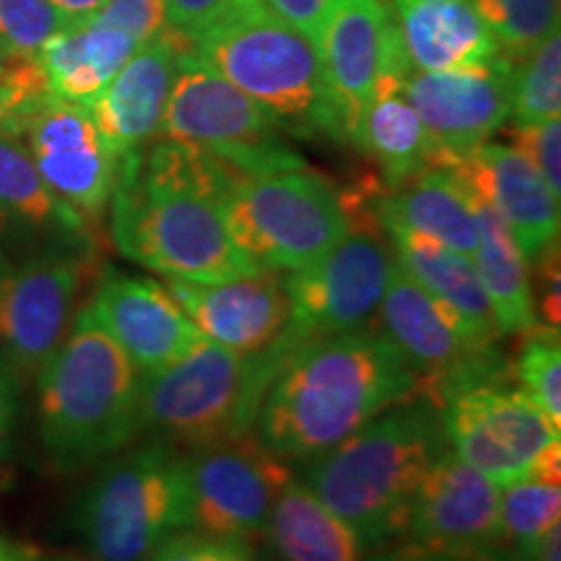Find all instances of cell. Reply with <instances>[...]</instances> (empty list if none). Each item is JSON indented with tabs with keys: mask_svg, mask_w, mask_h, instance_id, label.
<instances>
[{
	"mask_svg": "<svg viewBox=\"0 0 561 561\" xmlns=\"http://www.w3.org/2000/svg\"><path fill=\"white\" fill-rule=\"evenodd\" d=\"M500 491V483L447 447L426 468L413 494L405 525L411 543L439 553L496 551Z\"/></svg>",
	"mask_w": 561,
	"mask_h": 561,
	"instance_id": "d6986e66",
	"label": "cell"
},
{
	"mask_svg": "<svg viewBox=\"0 0 561 561\" xmlns=\"http://www.w3.org/2000/svg\"><path fill=\"white\" fill-rule=\"evenodd\" d=\"M263 536L278 561H364L367 543L305 481L280 489Z\"/></svg>",
	"mask_w": 561,
	"mask_h": 561,
	"instance_id": "83f0119b",
	"label": "cell"
},
{
	"mask_svg": "<svg viewBox=\"0 0 561 561\" xmlns=\"http://www.w3.org/2000/svg\"><path fill=\"white\" fill-rule=\"evenodd\" d=\"M91 21L123 30L140 45L161 39L170 32L164 0H107Z\"/></svg>",
	"mask_w": 561,
	"mask_h": 561,
	"instance_id": "f35d334b",
	"label": "cell"
},
{
	"mask_svg": "<svg viewBox=\"0 0 561 561\" xmlns=\"http://www.w3.org/2000/svg\"><path fill=\"white\" fill-rule=\"evenodd\" d=\"M561 517L559 479L528 476V479L504 483L500 491V528L496 551L507 561H517L530 551Z\"/></svg>",
	"mask_w": 561,
	"mask_h": 561,
	"instance_id": "4dcf8cb0",
	"label": "cell"
},
{
	"mask_svg": "<svg viewBox=\"0 0 561 561\" xmlns=\"http://www.w3.org/2000/svg\"><path fill=\"white\" fill-rule=\"evenodd\" d=\"M91 257L55 248L13 255L0 244V346L19 369H39L68 335Z\"/></svg>",
	"mask_w": 561,
	"mask_h": 561,
	"instance_id": "4fadbf2b",
	"label": "cell"
},
{
	"mask_svg": "<svg viewBox=\"0 0 561 561\" xmlns=\"http://www.w3.org/2000/svg\"><path fill=\"white\" fill-rule=\"evenodd\" d=\"M442 450L447 439L439 409L409 401L310 460L305 483L371 549L405 533L413 494Z\"/></svg>",
	"mask_w": 561,
	"mask_h": 561,
	"instance_id": "7a4b0ae2",
	"label": "cell"
},
{
	"mask_svg": "<svg viewBox=\"0 0 561 561\" xmlns=\"http://www.w3.org/2000/svg\"><path fill=\"white\" fill-rule=\"evenodd\" d=\"M466 193L471 198L476 231H479L473 263L483 291L491 301L502 335H520L536 325V297H533L528 261L496 208L471 187H466Z\"/></svg>",
	"mask_w": 561,
	"mask_h": 561,
	"instance_id": "f1b7e54d",
	"label": "cell"
},
{
	"mask_svg": "<svg viewBox=\"0 0 561 561\" xmlns=\"http://www.w3.org/2000/svg\"><path fill=\"white\" fill-rule=\"evenodd\" d=\"M178 66L180 50L170 30L161 39L140 45L94 104H89L96 128L117 159L144 151L159 136Z\"/></svg>",
	"mask_w": 561,
	"mask_h": 561,
	"instance_id": "7402d4cb",
	"label": "cell"
},
{
	"mask_svg": "<svg viewBox=\"0 0 561 561\" xmlns=\"http://www.w3.org/2000/svg\"><path fill=\"white\" fill-rule=\"evenodd\" d=\"M512 83L515 123L559 121L561 115V39L559 30L523 58Z\"/></svg>",
	"mask_w": 561,
	"mask_h": 561,
	"instance_id": "1f68e13d",
	"label": "cell"
},
{
	"mask_svg": "<svg viewBox=\"0 0 561 561\" xmlns=\"http://www.w3.org/2000/svg\"><path fill=\"white\" fill-rule=\"evenodd\" d=\"M140 371L89 307L39 367V437L53 466L79 471L138 434Z\"/></svg>",
	"mask_w": 561,
	"mask_h": 561,
	"instance_id": "3957f363",
	"label": "cell"
},
{
	"mask_svg": "<svg viewBox=\"0 0 561 561\" xmlns=\"http://www.w3.org/2000/svg\"><path fill=\"white\" fill-rule=\"evenodd\" d=\"M87 307L140 375L164 369L203 341L178 299L153 278L107 273Z\"/></svg>",
	"mask_w": 561,
	"mask_h": 561,
	"instance_id": "ffe728a7",
	"label": "cell"
},
{
	"mask_svg": "<svg viewBox=\"0 0 561 561\" xmlns=\"http://www.w3.org/2000/svg\"><path fill=\"white\" fill-rule=\"evenodd\" d=\"M221 216L237 248L257 268L278 273L320 261L351 229L339 191L305 167L237 180Z\"/></svg>",
	"mask_w": 561,
	"mask_h": 561,
	"instance_id": "ba28073f",
	"label": "cell"
},
{
	"mask_svg": "<svg viewBox=\"0 0 561 561\" xmlns=\"http://www.w3.org/2000/svg\"><path fill=\"white\" fill-rule=\"evenodd\" d=\"M149 561H257L250 541L210 536L201 530H178Z\"/></svg>",
	"mask_w": 561,
	"mask_h": 561,
	"instance_id": "74e56055",
	"label": "cell"
},
{
	"mask_svg": "<svg viewBox=\"0 0 561 561\" xmlns=\"http://www.w3.org/2000/svg\"><path fill=\"white\" fill-rule=\"evenodd\" d=\"M512 149L536 167L549 191L561 198V123H515L507 130Z\"/></svg>",
	"mask_w": 561,
	"mask_h": 561,
	"instance_id": "8d00e7d4",
	"label": "cell"
},
{
	"mask_svg": "<svg viewBox=\"0 0 561 561\" xmlns=\"http://www.w3.org/2000/svg\"><path fill=\"white\" fill-rule=\"evenodd\" d=\"M517 58L500 55L486 66L411 70L403 94L432 140V164L445 170L479 149L512 117Z\"/></svg>",
	"mask_w": 561,
	"mask_h": 561,
	"instance_id": "9a60e30c",
	"label": "cell"
},
{
	"mask_svg": "<svg viewBox=\"0 0 561 561\" xmlns=\"http://www.w3.org/2000/svg\"><path fill=\"white\" fill-rule=\"evenodd\" d=\"M261 3L263 0H164V9L172 30L191 39H198L201 34L214 30V26Z\"/></svg>",
	"mask_w": 561,
	"mask_h": 561,
	"instance_id": "ab89813d",
	"label": "cell"
},
{
	"mask_svg": "<svg viewBox=\"0 0 561 561\" xmlns=\"http://www.w3.org/2000/svg\"><path fill=\"white\" fill-rule=\"evenodd\" d=\"M517 561H561V525L546 533L541 541L530 551H525Z\"/></svg>",
	"mask_w": 561,
	"mask_h": 561,
	"instance_id": "ee69618b",
	"label": "cell"
},
{
	"mask_svg": "<svg viewBox=\"0 0 561 561\" xmlns=\"http://www.w3.org/2000/svg\"><path fill=\"white\" fill-rule=\"evenodd\" d=\"M390 9L413 70L476 68L502 55L471 0H390Z\"/></svg>",
	"mask_w": 561,
	"mask_h": 561,
	"instance_id": "603a6c76",
	"label": "cell"
},
{
	"mask_svg": "<svg viewBox=\"0 0 561 561\" xmlns=\"http://www.w3.org/2000/svg\"><path fill=\"white\" fill-rule=\"evenodd\" d=\"M50 3L55 5V11L66 19L68 26H76L94 19V13L100 11L107 0H50Z\"/></svg>",
	"mask_w": 561,
	"mask_h": 561,
	"instance_id": "7bdbcfd3",
	"label": "cell"
},
{
	"mask_svg": "<svg viewBox=\"0 0 561 561\" xmlns=\"http://www.w3.org/2000/svg\"><path fill=\"white\" fill-rule=\"evenodd\" d=\"M403 81L405 76H390L382 81L377 96L362 115L354 140L377 159L388 191L403 185L413 174L430 170L432 164V140L409 96L403 94Z\"/></svg>",
	"mask_w": 561,
	"mask_h": 561,
	"instance_id": "f546056e",
	"label": "cell"
},
{
	"mask_svg": "<svg viewBox=\"0 0 561 561\" xmlns=\"http://www.w3.org/2000/svg\"><path fill=\"white\" fill-rule=\"evenodd\" d=\"M377 224H396L416 234L432 237L460 255L473 257L479 231L471 198L460 180L447 170H430L413 174L403 185L382 191L375 201Z\"/></svg>",
	"mask_w": 561,
	"mask_h": 561,
	"instance_id": "d4e9b609",
	"label": "cell"
},
{
	"mask_svg": "<svg viewBox=\"0 0 561 561\" xmlns=\"http://www.w3.org/2000/svg\"><path fill=\"white\" fill-rule=\"evenodd\" d=\"M382 335L419 375V392L442 409L455 392L481 382H504L496 346L476 341L445 301L421 289L396 263L377 310Z\"/></svg>",
	"mask_w": 561,
	"mask_h": 561,
	"instance_id": "8fae6325",
	"label": "cell"
},
{
	"mask_svg": "<svg viewBox=\"0 0 561 561\" xmlns=\"http://www.w3.org/2000/svg\"><path fill=\"white\" fill-rule=\"evenodd\" d=\"M159 133L214 153L242 178L305 167V161L284 146L280 128L268 112L195 53L180 55Z\"/></svg>",
	"mask_w": 561,
	"mask_h": 561,
	"instance_id": "9c48e42d",
	"label": "cell"
},
{
	"mask_svg": "<svg viewBox=\"0 0 561 561\" xmlns=\"http://www.w3.org/2000/svg\"><path fill=\"white\" fill-rule=\"evenodd\" d=\"M191 528L255 541L291 471L257 434L216 442L185 455Z\"/></svg>",
	"mask_w": 561,
	"mask_h": 561,
	"instance_id": "5bb4252c",
	"label": "cell"
},
{
	"mask_svg": "<svg viewBox=\"0 0 561 561\" xmlns=\"http://www.w3.org/2000/svg\"><path fill=\"white\" fill-rule=\"evenodd\" d=\"M138 47L140 42L123 30L87 21L47 39L37 58L58 100L89 107Z\"/></svg>",
	"mask_w": 561,
	"mask_h": 561,
	"instance_id": "4316f807",
	"label": "cell"
},
{
	"mask_svg": "<svg viewBox=\"0 0 561 561\" xmlns=\"http://www.w3.org/2000/svg\"><path fill=\"white\" fill-rule=\"evenodd\" d=\"M382 231H388L396 263L416 280L421 289L445 301L462 320V325L473 333L476 341L486 343V346L500 343L502 331L496 325L473 257L460 255L432 237L416 234V231L396 227V224H382Z\"/></svg>",
	"mask_w": 561,
	"mask_h": 561,
	"instance_id": "cb8c5ba5",
	"label": "cell"
},
{
	"mask_svg": "<svg viewBox=\"0 0 561 561\" xmlns=\"http://www.w3.org/2000/svg\"><path fill=\"white\" fill-rule=\"evenodd\" d=\"M322 73L343 140H356L362 115L390 76H409L401 34L385 0H339L322 26Z\"/></svg>",
	"mask_w": 561,
	"mask_h": 561,
	"instance_id": "2e32d148",
	"label": "cell"
},
{
	"mask_svg": "<svg viewBox=\"0 0 561 561\" xmlns=\"http://www.w3.org/2000/svg\"><path fill=\"white\" fill-rule=\"evenodd\" d=\"M517 382L520 392L543 413L551 424L561 426V341L559 328L533 325L523 333Z\"/></svg>",
	"mask_w": 561,
	"mask_h": 561,
	"instance_id": "836d02e7",
	"label": "cell"
},
{
	"mask_svg": "<svg viewBox=\"0 0 561 561\" xmlns=\"http://www.w3.org/2000/svg\"><path fill=\"white\" fill-rule=\"evenodd\" d=\"M167 291L198 328L201 339L242 356L276 348L291 320V299L278 271L214 280L164 278Z\"/></svg>",
	"mask_w": 561,
	"mask_h": 561,
	"instance_id": "ac0fdd59",
	"label": "cell"
},
{
	"mask_svg": "<svg viewBox=\"0 0 561 561\" xmlns=\"http://www.w3.org/2000/svg\"><path fill=\"white\" fill-rule=\"evenodd\" d=\"M55 94L37 55L0 60V136L21 138L32 117Z\"/></svg>",
	"mask_w": 561,
	"mask_h": 561,
	"instance_id": "e575fe53",
	"label": "cell"
},
{
	"mask_svg": "<svg viewBox=\"0 0 561 561\" xmlns=\"http://www.w3.org/2000/svg\"><path fill=\"white\" fill-rule=\"evenodd\" d=\"M185 528H191L185 455L159 439L110 460L79 510L91 561H149Z\"/></svg>",
	"mask_w": 561,
	"mask_h": 561,
	"instance_id": "52a82bcc",
	"label": "cell"
},
{
	"mask_svg": "<svg viewBox=\"0 0 561 561\" xmlns=\"http://www.w3.org/2000/svg\"><path fill=\"white\" fill-rule=\"evenodd\" d=\"M489 32L512 58H525L559 30V0H471Z\"/></svg>",
	"mask_w": 561,
	"mask_h": 561,
	"instance_id": "d6a6232c",
	"label": "cell"
},
{
	"mask_svg": "<svg viewBox=\"0 0 561 561\" xmlns=\"http://www.w3.org/2000/svg\"><path fill=\"white\" fill-rule=\"evenodd\" d=\"M0 229L37 234L55 248L89 250L87 219L58 198L16 138L0 136Z\"/></svg>",
	"mask_w": 561,
	"mask_h": 561,
	"instance_id": "484cf974",
	"label": "cell"
},
{
	"mask_svg": "<svg viewBox=\"0 0 561 561\" xmlns=\"http://www.w3.org/2000/svg\"><path fill=\"white\" fill-rule=\"evenodd\" d=\"M21 138L47 187L83 219H100L115 191L121 159L102 138L87 104L55 96Z\"/></svg>",
	"mask_w": 561,
	"mask_h": 561,
	"instance_id": "e0dca14e",
	"label": "cell"
},
{
	"mask_svg": "<svg viewBox=\"0 0 561 561\" xmlns=\"http://www.w3.org/2000/svg\"><path fill=\"white\" fill-rule=\"evenodd\" d=\"M439 419L447 447L500 486L528 476L559 479L561 426L520 390L504 382L471 385L442 405Z\"/></svg>",
	"mask_w": 561,
	"mask_h": 561,
	"instance_id": "30bf717a",
	"label": "cell"
},
{
	"mask_svg": "<svg viewBox=\"0 0 561 561\" xmlns=\"http://www.w3.org/2000/svg\"><path fill=\"white\" fill-rule=\"evenodd\" d=\"M445 170L496 208L525 261L538 263L559 248V198L520 151L486 140Z\"/></svg>",
	"mask_w": 561,
	"mask_h": 561,
	"instance_id": "44dd1931",
	"label": "cell"
},
{
	"mask_svg": "<svg viewBox=\"0 0 561 561\" xmlns=\"http://www.w3.org/2000/svg\"><path fill=\"white\" fill-rule=\"evenodd\" d=\"M335 3L339 0H263V5L273 16H278L284 24L294 26L297 32L307 34L314 45L320 42L322 26H325Z\"/></svg>",
	"mask_w": 561,
	"mask_h": 561,
	"instance_id": "60d3db41",
	"label": "cell"
},
{
	"mask_svg": "<svg viewBox=\"0 0 561 561\" xmlns=\"http://www.w3.org/2000/svg\"><path fill=\"white\" fill-rule=\"evenodd\" d=\"M367 561V559H364ZM369 561H507L500 551H486V553H439V551H426L419 546L409 543L405 549L380 553V557Z\"/></svg>",
	"mask_w": 561,
	"mask_h": 561,
	"instance_id": "b9f144b4",
	"label": "cell"
},
{
	"mask_svg": "<svg viewBox=\"0 0 561 561\" xmlns=\"http://www.w3.org/2000/svg\"><path fill=\"white\" fill-rule=\"evenodd\" d=\"M286 356H242L201 341L164 369L140 375L138 432L198 450L255 430L265 390Z\"/></svg>",
	"mask_w": 561,
	"mask_h": 561,
	"instance_id": "8992f818",
	"label": "cell"
},
{
	"mask_svg": "<svg viewBox=\"0 0 561 561\" xmlns=\"http://www.w3.org/2000/svg\"><path fill=\"white\" fill-rule=\"evenodd\" d=\"M416 396L419 375L382 333L331 335L280 362L257 413V439L280 460L310 462Z\"/></svg>",
	"mask_w": 561,
	"mask_h": 561,
	"instance_id": "6da1fadb",
	"label": "cell"
},
{
	"mask_svg": "<svg viewBox=\"0 0 561 561\" xmlns=\"http://www.w3.org/2000/svg\"><path fill=\"white\" fill-rule=\"evenodd\" d=\"M377 231L348 229L320 261L286 273L291 320L278 341L280 354L289 356L305 343L362 331L375 320L396 268V255Z\"/></svg>",
	"mask_w": 561,
	"mask_h": 561,
	"instance_id": "7c38bea8",
	"label": "cell"
},
{
	"mask_svg": "<svg viewBox=\"0 0 561 561\" xmlns=\"http://www.w3.org/2000/svg\"><path fill=\"white\" fill-rule=\"evenodd\" d=\"M13 416V390H11V380L5 375V367L0 364V437L3 432L9 430Z\"/></svg>",
	"mask_w": 561,
	"mask_h": 561,
	"instance_id": "f6af8a7d",
	"label": "cell"
},
{
	"mask_svg": "<svg viewBox=\"0 0 561 561\" xmlns=\"http://www.w3.org/2000/svg\"><path fill=\"white\" fill-rule=\"evenodd\" d=\"M0 561H26V559H24V553L16 551V549H11L9 543L0 541Z\"/></svg>",
	"mask_w": 561,
	"mask_h": 561,
	"instance_id": "bcb514c9",
	"label": "cell"
},
{
	"mask_svg": "<svg viewBox=\"0 0 561 561\" xmlns=\"http://www.w3.org/2000/svg\"><path fill=\"white\" fill-rule=\"evenodd\" d=\"M140 151L121 159L112 191V237L125 257L164 278L229 280L257 273L231 240L221 203L187 187L140 178Z\"/></svg>",
	"mask_w": 561,
	"mask_h": 561,
	"instance_id": "5b68a950",
	"label": "cell"
},
{
	"mask_svg": "<svg viewBox=\"0 0 561 561\" xmlns=\"http://www.w3.org/2000/svg\"><path fill=\"white\" fill-rule=\"evenodd\" d=\"M66 26L50 0H0V60L32 58Z\"/></svg>",
	"mask_w": 561,
	"mask_h": 561,
	"instance_id": "d590c367",
	"label": "cell"
},
{
	"mask_svg": "<svg viewBox=\"0 0 561 561\" xmlns=\"http://www.w3.org/2000/svg\"><path fill=\"white\" fill-rule=\"evenodd\" d=\"M195 55L294 136L343 140L318 45L255 5L195 39Z\"/></svg>",
	"mask_w": 561,
	"mask_h": 561,
	"instance_id": "277c9868",
	"label": "cell"
}]
</instances>
